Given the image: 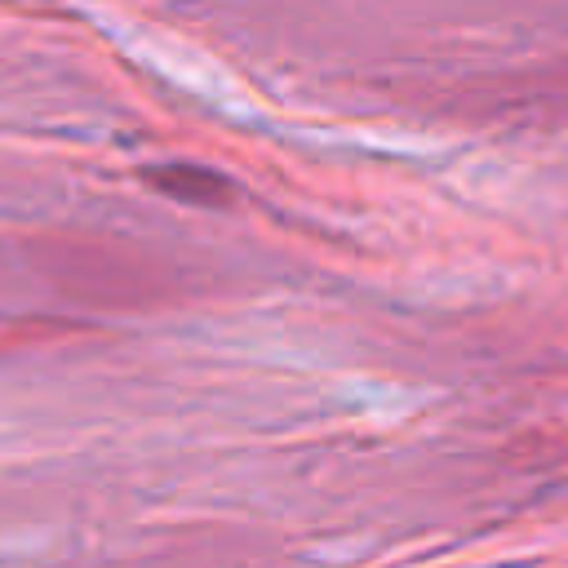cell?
<instances>
[{
	"instance_id": "obj_1",
	"label": "cell",
	"mask_w": 568,
	"mask_h": 568,
	"mask_svg": "<svg viewBox=\"0 0 568 568\" xmlns=\"http://www.w3.org/2000/svg\"><path fill=\"white\" fill-rule=\"evenodd\" d=\"M146 182L160 186L164 195L182 200V204H226V200H231V182H226L222 173L200 169V164H186V160L146 169Z\"/></svg>"
}]
</instances>
